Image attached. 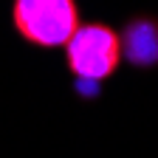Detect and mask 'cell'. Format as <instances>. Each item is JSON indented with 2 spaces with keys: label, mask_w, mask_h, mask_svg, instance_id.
Here are the masks:
<instances>
[{
  "label": "cell",
  "mask_w": 158,
  "mask_h": 158,
  "mask_svg": "<svg viewBox=\"0 0 158 158\" xmlns=\"http://www.w3.org/2000/svg\"><path fill=\"white\" fill-rule=\"evenodd\" d=\"M65 71L73 79V90L82 99H96L99 88L122 68V40L118 28L105 20L79 23L71 40L62 45Z\"/></svg>",
  "instance_id": "6da1fadb"
},
{
  "label": "cell",
  "mask_w": 158,
  "mask_h": 158,
  "mask_svg": "<svg viewBox=\"0 0 158 158\" xmlns=\"http://www.w3.org/2000/svg\"><path fill=\"white\" fill-rule=\"evenodd\" d=\"M9 20L14 34L40 51L62 48L82 23L79 0H11Z\"/></svg>",
  "instance_id": "7a4b0ae2"
},
{
  "label": "cell",
  "mask_w": 158,
  "mask_h": 158,
  "mask_svg": "<svg viewBox=\"0 0 158 158\" xmlns=\"http://www.w3.org/2000/svg\"><path fill=\"white\" fill-rule=\"evenodd\" d=\"M122 40V62L138 71L158 68V17L150 11H138L124 20L118 28Z\"/></svg>",
  "instance_id": "3957f363"
}]
</instances>
